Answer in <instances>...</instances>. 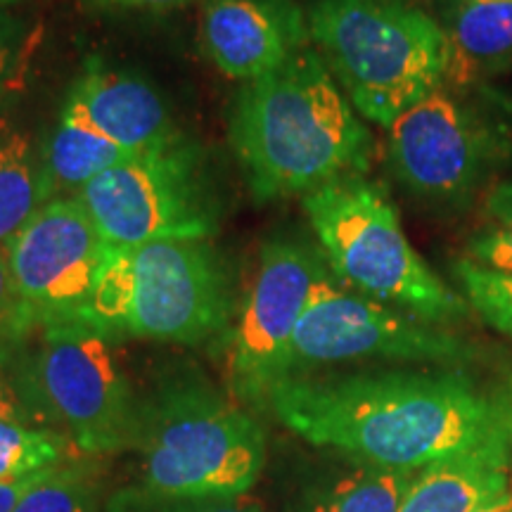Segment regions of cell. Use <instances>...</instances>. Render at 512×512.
I'll use <instances>...</instances> for the list:
<instances>
[{
  "mask_svg": "<svg viewBox=\"0 0 512 512\" xmlns=\"http://www.w3.org/2000/svg\"><path fill=\"white\" fill-rule=\"evenodd\" d=\"M264 408L309 444L384 470L418 472L510 437L505 396L458 373L292 375L273 384Z\"/></svg>",
  "mask_w": 512,
  "mask_h": 512,
  "instance_id": "1",
  "label": "cell"
},
{
  "mask_svg": "<svg viewBox=\"0 0 512 512\" xmlns=\"http://www.w3.org/2000/svg\"><path fill=\"white\" fill-rule=\"evenodd\" d=\"M230 147L256 202L309 195L366 176L375 140L316 48L242 83L230 107Z\"/></svg>",
  "mask_w": 512,
  "mask_h": 512,
  "instance_id": "2",
  "label": "cell"
},
{
  "mask_svg": "<svg viewBox=\"0 0 512 512\" xmlns=\"http://www.w3.org/2000/svg\"><path fill=\"white\" fill-rule=\"evenodd\" d=\"M311 43L363 119L389 128L446 81V36L408 0H316Z\"/></svg>",
  "mask_w": 512,
  "mask_h": 512,
  "instance_id": "3",
  "label": "cell"
},
{
  "mask_svg": "<svg viewBox=\"0 0 512 512\" xmlns=\"http://www.w3.org/2000/svg\"><path fill=\"white\" fill-rule=\"evenodd\" d=\"M140 489L159 496H242L266 465V434L238 399L200 375H174L140 401Z\"/></svg>",
  "mask_w": 512,
  "mask_h": 512,
  "instance_id": "4",
  "label": "cell"
},
{
  "mask_svg": "<svg viewBox=\"0 0 512 512\" xmlns=\"http://www.w3.org/2000/svg\"><path fill=\"white\" fill-rule=\"evenodd\" d=\"M233 285L209 240L107 247L88 320L162 344H202L228 330Z\"/></svg>",
  "mask_w": 512,
  "mask_h": 512,
  "instance_id": "5",
  "label": "cell"
},
{
  "mask_svg": "<svg viewBox=\"0 0 512 512\" xmlns=\"http://www.w3.org/2000/svg\"><path fill=\"white\" fill-rule=\"evenodd\" d=\"M302 207L330 273L363 297L399 306L427 323L470 313L403 233L399 211L366 176H344L302 197Z\"/></svg>",
  "mask_w": 512,
  "mask_h": 512,
  "instance_id": "6",
  "label": "cell"
},
{
  "mask_svg": "<svg viewBox=\"0 0 512 512\" xmlns=\"http://www.w3.org/2000/svg\"><path fill=\"white\" fill-rule=\"evenodd\" d=\"M15 382L34 422H53L83 456L136 446L140 401L117 366L107 332L91 320L36 328L10 358Z\"/></svg>",
  "mask_w": 512,
  "mask_h": 512,
  "instance_id": "7",
  "label": "cell"
},
{
  "mask_svg": "<svg viewBox=\"0 0 512 512\" xmlns=\"http://www.w3.org/2000/svg\"><path fill=\"white\" fill-rule=\"evenodd\" d=\"M107 247L211 240L221 200L207 157L185 136L121 162L76 192Z\"/></svg>",
  "mask_w": 512,
  "mask_h": 512,
  "instance_id": "8",
  "label": "cell"
},
{
  "mask_svg": "<svg viewBox=\"0 0 512 512\" xmlns=\"http://www.w3.org/2000/svg\"><path fill=\"white\" fill-rule=\"evenodd\" d=\"M503 159V128L446 83L387 128V164L403 190L439 209H463Z\"/></svg>",
  "mask_w": 512,
  "mask_h": 512,
  "instance_id": "9",
  "label": "cell"
},
{
  "mask_svg": "<svg viewBox=\"0 0 512 512\" xmlns=\"http://www.w3.org/2000/svg\"><path fill=\"white\" fill-rule=\"evenodd\" d=\"M392 358V361L465 363L475 347L392 306L339 287L330 268L313 287L287 356V377L330 363Z\"/></svg>",
  "mask_w": 512,
  "mask_h": 512,
  "instance_id": "10",
  "label": "cell"
},
{
  "mask_svg": "<svg viewBox=\"0 0 512 512\" xmlns=\"http://www.w3.org/2000/svg\"><path fill=\"white\" fill-rule=\"evenodd\" d=\"M325 273L323 254L304 242H264L259 268L228 335L226 370L235 399L264 406L273 384L285 380L292 337Z\"/></svg>",
  "mask_w": 512,
  "mask_h": 512,
  "instance_id": "11",
  "label": "cell"
},
{
  "mask_svg": "<svg viewBox=\"0 0 512 512\" xmlns=\"http://www.w3.org/2000/svg\"><path fill=\"white\" fill-rule=\"evenodd\" d=\"M31 330L88 320L107 245L79 197H53L5 245Z\"/></svg>",
  "mask_w": 512,
  "mask_h": 512,
  "instance_id": "12",
  "label": "cell"
},
{
  "mask_svg": "<svg viewBox=\"0 0 512 512\" xmlns=\"http://www.w3.org/2000/svg\"><path fill=\"white\" fill-rule=\"evenodd\" d=\"M204 55L228 79L249 83L311 46L309 17L294 0H202Z\"/></svg>",
  "mask_w": 512,
  "mask_h": 512,
  "instance_id": "13",
  "label": "cell"
},
{
  "mask_svg": "<svg viewBox=\"0 0 512 512\" xmlns=\"http://www.w3.org/2000/svg\"><path fill=\"white\" fill-rule=\"evenodd\" d=\"M64 124L91 131L126 150L143 155L181 138L171 110L143 76L88 60L64 98Z\"/></svg>",
  "mask_w": 512,
  "mask_h": 512,
  "instance_id": "14",
  "label": "cell"
},
{
  "mask_svg": "<svg viewBox=\"0 0 512 512\" xmlns=\"http://www.w3.org/2000/svg\"><path fill=\"white\" fill-rule=\"evenodd\" d=\"M512 486L510 437L415 472L399 512H477Z\"/></svg>",
  "mask_w": 512,
  "mask_h": 512,
  "instance_id": "15",
  "label": "cell"
},
{
  "mask_svg": "<svg viewBox=\"0 0 512 512\" xmlns=\"http://www.w3.org/2000/svg\"><path fill=\"white\" fill-rule=\"evenodd\" d=\"M439 24L448 88L460 91L512 72V0H448Z\"/></svg>",
  "mask_w": 512,
  "mask_h": 512,
  "instance_id": "16",
  "label": "cell"
},
{
  "mask_svg": "<svg viewBox=\"0 0 512 512\" xmlns=\"http://www.w3.org/2000/svg\"><path fill=\"white\" fill-rule=\"evenodd\" d=\"M55 197L46 143L12 105L0 102V247Z\"/></svg>",
  "mask_w": 512,
  "mask_h": 512,
  "instance_id": "17",
  "label": "cell"
},
{
  "mask_svg": "<svg viewBox=\"0 0 512 512\" xmlns=\"http://www.w3.org/2000/svg\"><path fill=\"white\" fill-rule=\"evenodd\" d=\"M415 472L358 463L328 475L299 494L287 512H399Z\"/></svg>",
  "mask_w": 512,
  "mask_h": 512,
  "instance_id": "18",
  "label": "cell"
},
{
  "mask_svg": "<svg viewBox=\"0 0 512 512\" xmlns=\"http://www.w3.org/2000/svg\"><path fill=\"white\" fill-rule=\"evenodd\" d=\"M46 155L55 192H79L105 171L138 157L136 152L126 150V147L112 143V140L83 131L79 126L64 124V121H57L53 136L46 143Z\"/></svg>",
  "mask_w": 512,
  "mask_h": 512,
  "instance_id": "19",
  "label": "cell"
},
{
  "mask_svg": "<svg viewBox=\"0 0 512 512\" xmlns=\"http://www.w3.org/2000/svg\"><path fill=\"white\" fill-rule=\"evenodd\" d=\"M76 451L64 434L19 420H0V482L55 470L74 460Z\"/></svg>",
  "mask_w": 512,
  "mask_h": 512,
  "instance_id": "20",
  "label": "cell"
},
{
  "mask_svg": "<svg viewBox=\"0 0 512 512\" xmlns=\"http://www.w3.org/2000/svg\"><path fill=\"white\" fill-rule=\"evenodd\" d=\"M15 512H100V489L83 463L60 465L19 501Z\"/></svg>",
  "mask_w": 512,
  "mask_h": 512,
  "instance_id": "21",
  "label": "cell"
},
{
  "mask_svg": "<svg viewBox=\"0 0 512 512\" xmlns=\"http://www.w3.org/2000/svg\"><path fill=\"white\" fill-rule=\"evenodd\" d=\"M107 512H264L259 498L242 496H159L128 486L107 498Z\"/></svg>",
  "mask_w": 512,
  "mask_h": 512,
  "instance_id": "22",
  "label": "cell"
},
{
  "mask_svg": "<svg viewBox=\"0 0 512 512\" xmlns=\"http://www.w3.org/2000/svg\"><path fill=\"white\" fill-rule=\"evenodd\" d=\"M458 285L463 287L467 304L482 316L491 328L512 337V275L479 268L458 259L453 266Z\"/></svg>",
  "mask_w": 512,
  "mask_h": 512,
  "instance_id": "23",
  "label": "cell"
},
{
  "mask_svg": "<svg viewBox=\"0 0 512 512\" xmlns=\"http://www.w3.org/2000/svg\"><path fill=\"white\" fill-rule=\"evenodd\" d=\"M31 325L19 302V294L12 280L10 261L5 247H0V370H5L15 351L27 342L31 335Z\"/></svg>",
  "mask_w": 512,
  "mask_h": 512,
  "instance_id": "24",
  "label": "cell"
},
{
  "mask_svg": "<svg viewBox=\"0 0 512 512\" xmlns=\"http://www.w3.org/2000/svg\"><path fill=\"white\" fill-rule=\"evenodd\" d=\"M463 259L486 271L512 275V216L494 219L489 226L472 233Z\"/></svg>",
  "mask_w": 512,
  "mask_h": 512,
  "instance_id": "25",
  "label": "cell"
},
{
  "mask_svg": "<svg viewBox=\"0 0 512 512\" xmlns=\"http://www.w3.org/2000/svg\"><path fill=\"white\" fill-rule=\"evenodd\" d=\"M31 22L12 10H0V102L8 98L12 76L29 50Z\"/></svg>",
  "mask_w": 512,
  "mask_h": 512,
  "instance_id": "26",
  "label": "cell"
},
{
  "mask_svg": "<svg viewBox=\"0 0 512 512\" xmlns=\"http://www.w3.org/2000/svg\"><path fill=\"white\" fill-rule=\"evenodd\" d=\"M86 8L98 12H124V15H166L190 5H200L202 0H79Z\"/></svg>",
  "mask_w": 512,
  "mask_h": 512,
  "instance_id": "27",
  "label": "cell"
},
{
  "mask_svg": "<svg viewBox=\"0 0 512 512\" xmlns=\"http://www.w3.org/2000/svg\"><path fill=\"white\" fill-rule=\"evenodd\" d=\"M0 420H19L36 425L31 413L24 406L22 396H19L15 382L10 380V375L5 370H0Z\"/></svg>",
  "mask_w": 512,
  "mask_h": 512,
  "instance_id": "28",
  "label": "cell"
},
{
  "mask_svg": "<svg viewBox=\"0 0 512 512\" xmlns=\"http://www.w3.org/2000/svg\"><path fill=\"white\" fill-rule=\"evenodd\" d=\"M50 472L53 470L36 472V475H29L22 479H5V482H0V512H15L19 501H22V498L27 496L38 482H43Z\"/></svg>",
  "mask_w": 512,
  "mask_h": 512,
  "instance_id": "29",
  "label": "cell"
},
{
  "mask_svg": "<svg viewBox=\"0 0 512 512\" xmlns=\"http://www.w3.org/2000/svg\"><path fill=\"white\" fill-rule=\"evenodd\" d=\"M484 209H486V216H489L491 221L510 219L512 216V178L496 183L494 188L486 190Z\"/></svg>",
  "mask_w": 512,
  "mask_h": 512,
  "instance_id": "30",
  "label": "cell"
},
{
  "mask_svg": "<svg viewBox=\"0 0 512 512\" xmlns=\"http://www.w3.org/2000/svg\"><path fill=\"white\" fill-rule=\"evenodd\" d=\"M477 512H512V486L505 494H501L494 501H489L484 508H479Z\"/></svg>",
  "mask_w": 512,
  "mask_h": 512,
  "instance_id": "31",
  "label": "cell"
},
{
  "mask_svg": "<svg viewBox=\"0 0 512 512\" xmlns=\"http://www.w3.org/2000/svg\"><path fill=\"white\" fill-rule=\"evenodd\" d=\"M503 128V159H510L512 162V128L501 126Z\"/></svg>",
  "mask_w": 512,
  "mask_h": 512,
  "instance_id": "32",
  "label": "cell"
},
{
  "mask_svg": "<svg viewBox=\"0 0 512 512\" xmlns=\"http://www.w3.org/2000/svg\"><path fill=\"white\" fill-rule=\"evenodd\" d=\"M505 396V406H508V420H510V456H512V389Z\"/></svg>",
  "mask_w": 512,
  "mask_h": 512,
  "instance_id": "33",
  "label": "cell"
},
{
  "mask_svg": "<svg viewBox=\"0 0 512 512\" xmlns=\"http://www.w3.org/2000/svg\"><path fill=\"white\" fill-rule=\"evenodd\" d=\"M27 3V0H0V10H12L15 5H22Z\"/></svg>",
  "mask_w": 512,
  "mask_h": 512,
  "instance_id": "34",
  "label": "cell"
}]
</instances>
